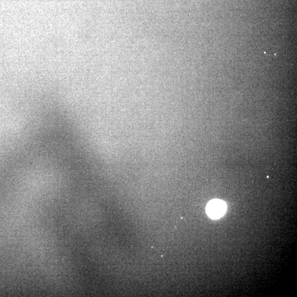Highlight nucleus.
I'll return each mask as SVG.
<instances>
[{
  "instance_id": "obj_1",
  "label": "nucleus",
  "mask_w": 297,
  "mask_h": 297,
  "mask_svg": "<svg viewBox=\"0 0 297 297\" xmlns=\"http://www.w3.org/2000/svg\"><path fill=\"white\" fill-rule=\"evenodd\" d=\"M227 209L226 204L219 199L211 200L206 206L208 216L213 219H217L224 215Z\"/></svg>"
}]
</instances>
